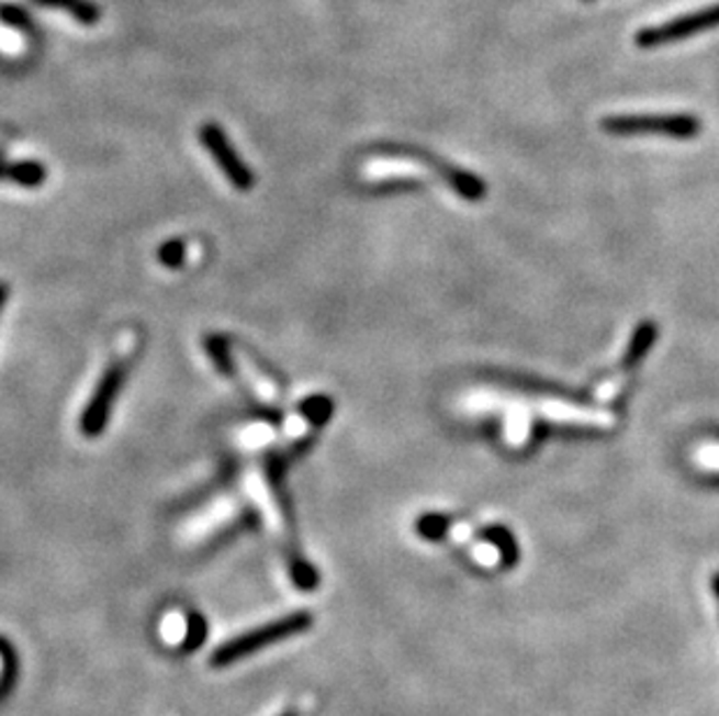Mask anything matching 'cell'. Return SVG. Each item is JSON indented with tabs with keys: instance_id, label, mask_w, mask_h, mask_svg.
<instances>
[{
	"instance_id": "cell-8",
	"label": "cell",
	"mask_w": 719,
	"mask_h": 716,
	"mask_svg": "<svg viewBox=\"0 0 719 716\" xmlns=\"http://www.w3.org/2000/svg\"><path fill=\"white\" fill-rule=\"evenodd\" d=\"M203 642H205V622L201 619V616H191L182 649L184 651H196Z\"/></svg>"
},
{
	"instance_id": "cell-3",
	"label": "cell",
	"mask_w": 719,
	"mask_h": 716,
	"mask_svg": "<svg viewBox=\"0 0 719 716\" xmlns=\"http://www.w3.org/2000/svg\"><path fill=\"white\" fill-rule=\"evenodd\" d=\"M124 382H126V363L124 361L112 363L103 372L101 382L96 384L91 401L87 403V407L82 412V419H80V428L87 437H99L105 430Z\"/></svg>"
},
{
	"instance_id": "cell-10",
	"label": "cell",
	"mask_w": 719,
	"mask_h": 716,
	"mask_svg": "<svg viewBox=\"0 0 719 716\" xmlns=\"http://www.w3.org/2000/svg\"><path fill=\"white\" fill-rule=\"evenodd\" d=\"M652 340H654V326H652V324H650V326H640L638 333H636V337L631 340V349H629V354H627V363L636 361V358H638L640 354H643L645 349H650Z\"/></svg>"
},
{
	"instance_id": "cell-6",
	"label": "cell",
	"mask_w": 719,
	"mask_h": 716,
	"mask_svg": "<svg viewBox=\"0 0 719 716\" xmlns=\"http://www.w3.org/2000/svg\"><path fill=\"white\" fill-rule=\"evenodd\" d=\"M33 3L49 10H61L77 19L82 26H96L101 19V10L91 0H33Z\"/></svg>"
},
{
	"instance_id": "cell-9",
	"label": "cell",
	"mask_w": 719,
	"mask_h": 716,
	"mask_svg": "<svg viewBox=\"0 0 719 716\" xmlns=\"http://www.w3.org/2000/svg\"><path fill=\"white\" fill-rule=\"evenodd\" d=\"M447 519L440 514H426L417 522V530L422 537H429V540H438V537L445 533Z\"/></svg>"
},
{
	"instance_id": "cell-1",
	"label": "cell",
	"mask_w": 719,
	"mask_h": 716,
	"mask_svg": "<svg viewBox=\"0 0 719 716\" xmlns=\"http://www.w3.org/2000/svg\"><path fill=\"white\" fill-rule=\"evenodd\" d=\"M310 626H313V614H310V612H291V614L282 616V619H276V622L259 626L255 630H247V633L238 635V638L228 640L226 645H222L220 649H215V653L210 656V665L212 668L233 665V663H238V661L247 659V656L257 653V651H261V649H266L270 645L284 642L289 638H294V635H301V633L310 630Z\"/></svg>"
},
{
	"instance_id": "cell-2",
	"label": "cell",
	"mask_w": 719,
	"mask_h": 716,
	"mask_svg": "<svg viewBox=\"0 0 719 716\" xmlns=\"http://www.w3.org/2000/svg\"><path fill=\"white\" fill-rule=\"evenodd\" d=\"M604 128L617 135L659 133L669 137H692L698 133V122L689 114H617L604 119Z\"/></svg>"
},
{
	"instance_id": "cell-5",
	"label": "cell",
	"mask_w": 719,
	"mask_h": 716,
	"mask_svg": "<svg viewBox=\"0 0 719 716\" xmlns=\"http://www.w3.org/2000/svg\"><path fill=\"white\" fill-rule=\"evenodd\" d=\"M715 26H719V3H712L706 10L679 14L666 24L640 31L636 35V40L640 47H659V45H669V43H675V40H679V37L701 33V31H708Z\"/></svg>"
},
{
	"instance_id": "cell-14",
	"label": "cell",
	"mask_w": 719,
	"mask_h": 716,
	"mask_svg": "<svg viewBox=\"0 0 719 716\" xmlns=\"http://www.w3.org/2000/svg\"><path fill=\"white\" fill-rule=\"evenodd\" d=\"M282 716H299V714H296V712H294V709H287V712H284V714H282Z\"/></svg>"
},
{
	"instance_id": "cell-12",
	"label": "cell",
	"mask_w": 719,
	"mask_h": 716,
	"mask_svg": "<svg viewBox=\"0 0 719 716\" xmlns=\"http://www.w3.org/2000/svg\"><path fill=\"white\" fill-rule=\"evenodd\" d=\"M159 258H161V264H166L168 268H178V266H182V261H184V245H182L180 240L166 243V245L159 249Z\"/></svg>"
},
{
	"instance_id": "cell-7",
	"label": "cell",
	"mask_w": 719,
	"mask_h": 716,
	"mask_svg": "<svg viewBox=\"0 0 719 716\" xmlns=\"http://www.w3.org/2000/svg\"><path fill=\"white\" fill-rule=\"evenodd\" d=\"M0 22L8 24L10 29L22 31V33H35V26L31 22L29 12L14 3H0Z\"/></svg>"
},
{
	"instance_id": "cell-11",
	"label": "cell",
	"mask_w": 719,
	"mask_h": 716,
	"mask_svg": "<svg viewBox=\"0 0 719 716\" xmlns=\"http://www.w3.org/2000/svg\"><path fill=\"white\" fill-rule=\"evenodd\" d=\"M694 461L698 468L708 472H719V445H706L694 454Z\"/></svg>"
},
{
	"instance_id": "cell-13",
	"label": "cell",
	"mask_w": 719,
	"mask_h": 716,
	"mask_svg": "<svg viewBox=\"0 0 719 716\" xmlns=\"http://www.w3.org/2000/svg\"><path fill=\"white\" fill-rule=\"evenodd\" d=\"M5 303H8V287L3 282H0V312H3Z\"/></svg>"
},
{
	"instance_id": "cell-4",
	"label": "cell",
	"mask_w": 719,
	"mask_h": 716,
	"mask_svg": "<svg viewBox=\"0 0 719 716\" xmlns=\"http://www.w3.org/2000/svg\"><path fill=\"white\" fill-rule=\"evenodd\" d=\"M199 141L210 152L212 161L217 164V168L224 172V177L233 187L240 191H249L251 187H255V172L249 170V166L243 161L236 147L231 145L228 135L222 126L203 124L199 128Z\"/></svg>"
}]
</instances>
